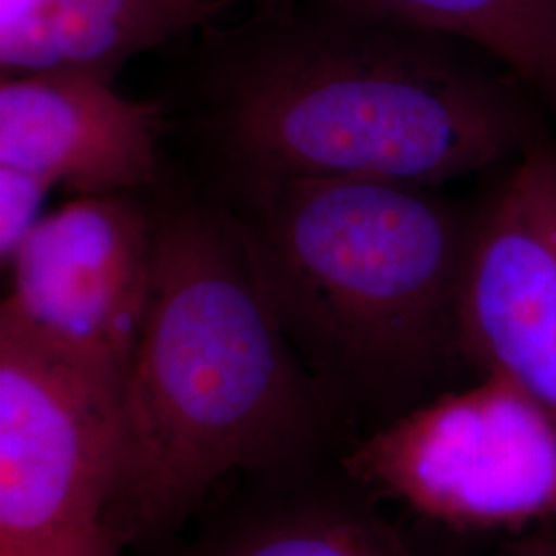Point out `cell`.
<instances>
[{
    "label": "cell",
    "mask_w": 556,
    "mask_h": 556,
    "mask_svg": "<svg viewBox=\"0 0 556 556\" xmlns=\"http://www.w3.org/2000/svg\"><path fill=\"white\" fill-rule=\"evenodd\" d=\"M344 466L369 493L457 532L556 528V415L497 376L402 413Z\"/></svg>",
    "instance_id": "cell-4"
},
{
    "label": "cell",
    "mask_w": 556,
    "mask_h": 556,
    "mask_svg": "<svg viewBox=\"0 0 556 556\" xmlns=\"http://www.w3.org/2000/svg\"><path fill=\"white\" fill-rule=\"evenodd\" d=\"M245 190L236 219L321 388L404 396L466 365L470 215L433 188L383 179L245 178Z\"/></svg>",
    "instance_id": "cell-3"
},
{
    "label": "cell",
    "mask_w": 556,
    "mask_h": 556,
    "mask_svg": "<svg viewBox=\"0 0 556 556\" xmlns=\"http://www.w3.org/2000/svg\"><path fill=\"white\" fill-rule=\"evenodd\" d=\"M501 556H556V528L530 532L511 551Z\"/></svg>",
    "instance_id": "cell-15"
},
{
    "label": "cell",
    "mask_w": 556,
    "mask_h": 556,
    "mask_svg": "<svg viewBox=\"0 0 556 556\" xmlns=\"http://www.w3.org/2000/svg\"><path fill=\"white\" fill-rule=\"evenodd\" d=\"M2 77L56 68L54 0H0Z\"/></svg>",
    "instance_id": "cell-12"
},
{
    "label": "cell",
    "mask_w": 556,
    "mask_h": 556,
    "mask_svg": "<svg viewBox=\"0 0 556 556\" xmlns=\"http://www.w3.org/2000/svg\"><path fill=\"white\" fill-rule=\"evenodd\" d=\"M363 20L443 36L505 64L556 103V0H321Z\"/></svg>",
    "instance_id": "cell-9"
},
{
    "label": "cell",
    "mask_w": 556,
    "mask_h": 556,
    "mask_svg": "<svg viewBox=\"0 0 556 556\" xmlns=\"http://www.w3.org/2000/svg\"><path fill=\"white\" fill-rule=\"evenodd\" d=\"M126 540L108 521L91 532L62 544L56 551L43 556H118L119 546Z\"/></svg>",
    "instance_id": "cell-14"
},
{
    "label": "cell",
    "mask_w": 556,
    "mask_h": 556,
    "mask_svg": "<svg viewBox=\"0 0 556 556\" xmlns=\"http://www.w3.org/2000/svg\"><path fill=\"white\" fill-rule=\"evenodd\" d=\"M208 556H415L392 521L355 501H316L250 523Z\"/></svg>",
    "instance_id": "cell-11"
},
{
    "label": "cell",
    "mask_w": 556,
    "mask_h": 556,
    "mask_svg": "<svg viewBox=\"0 0 556 556\" xmlns=\"http://www.w3.org/2000/svg\"><path fill=\"white\" fill-rule=\"evenodd\" d=\"M122 388L0 319V556H43L105 523Z\"/></svg>",
    "instance_id": "cell-5"
},
{
    "label": "cell",
    "mask_w": 556,
    "mask_h": 556,
    "mask_svg": "<svg viewBox=\"0 0 556 556\" xmlns=\"http://www.w3.org/2000/svg\"><path fill=\"white\" fill-rule=\"evenodd\" d=\"M470 215L459 344L556 415V147L542 132Z\"/></svg>",
    "instance_id": "cell-7"
},
{
    "label": "cell",
    "mask_w": 556,
    "mask_h": 556,
    "mask_svg": "<svg viewBox=\"0 0 556 556\" xmlns=\"http://www.w3.org/2000/svg\"><path fill=\"white\" fill-rule=\"evenodd\" d=\"M456 43L321 0L260 21L223 71V149L243 178L435 188L489 169L540 135L536 119Z\"/></svg>",
    "instance_id": "cell-2"
},
{
    "label": "cell",
    "mask_w": 556,
    "mask_h": 556,
    "mask_svg": "<svg viewBox=\"0 0 556 556\" xmlns=\"http://www.w3.org/2000/svg\"><path fill=\"white\" fill-rule=\"evenodd\" d=\"M50 190L46 179L0 165V258L4 268L41 219V202Z\"/></svg>",
    "instance_id": "cell-13"
},
{
    "label": "cell",
    "mask_w": 556,
    "mask_h": 556,
    "mask_svg": "<svg viewBox=\"0 0 556 556\" xmlns=\"http://www.w3.org/2000/svg\"><path fill=\"white\" fill-rule=\"evenodd\" d=\"M153 223L126 194L77 197L41 217L7 264L0 319L124 392L151 285Z\"/></svg>",
    "instance_id": "cell-6"
},
{
    "label": "cell",
    "mask_w": 556,
    "mask_h": 556,
    "mask_svg": "<svg viewBox=\"0 0 556 556\" xmlns=\"http://www.w3.org/2000/svg\"><path fill=\"white\" fill-rule=\"evenodd\" d=\"M163 128L157 103L122 98L112 80L85 71L52 68L0 83V165L77 197L153 184Z\"/></svg>",
    "instance_id": "cell-8"
},
{
    "label": "cell",
    "mask_w": 556,
    "mask_h": 556,
    "mask_svg": "<svg viewBox=\"0 0 556 556\" xmlns=\"http://www.w3.org/2000/svg\"><path fill=\"white\" fill-rule=\"evenodd\" d=\"M321 392L238 219L206 208L163 215L105 521L124 540L160 536L220 478L305 457L321 431Z\"/></svg>",
    "instance_id": "cell-1"
},
{
    "label": "cell",
    "mask_w": 556,
    "mask_h": 556,
    "mask_svg": "<svg viewBox=\"0 0 556 556\" xmlns=\"http://www.w3.org/2000/svg\"><path fill=\"white\" fill-rule=\"evenodd\" d=\"M231 0H54L56 68L114 80L140 52L215 20Z\"/></svg>",
    "instance_id": "cell-10"
}]
</instances>
